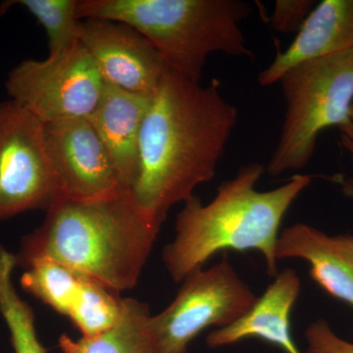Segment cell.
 I'll use <instances>...</instances> for the list:
<instances>
[{"mask_svg":"<svg viewBox=\"0 0 353 353\" xmlns=\"http://www.w3.org/2000/svg\"><path fill=\"white\" fill-rule=\"evenodd\" d=\"M25 7L46 30L50 54L57 57L66 52L79 41L80 21L77 16V0H18L0 6V14L9 6Z\"/></svg>","mask_w":353,"mask_h":353,"instance_id":"cell-18","label":"cell"},{"mask_svg":"<svg viewBox=\"0 0 353 353\" xmlns=\"http://www.w3.org/2000/svg\"><path fill=\"white\" fill-rule=\"evenodd\" d=\"M16 267L15 254L0 245V314L10 332L14 353H48L37 334L34 311L14 287Z\"/></svg>","mask_w":353,"mask_h":353,"instance_id":"cell-17","label":"cell"},{"mask_svg":"<svg viewBox=\"0 0 353 353\" xmlns=\"http://www.w3.org/2000/svg\"><path fill=\"white\" fill-rule=\"evenodd\" d=\"M301 288V279L294 269L280 272L240 320L209 334L206 339L208 347H227L256 338L280 347L285 353H303L296 347L290 328V314Z\"/></svg>","mask_w":353,"mask_h":353,"instance_id":"cell-12","label":"cell"},{"mask_svg":"<svg viewBox=\"0 0 353 353\" xmlns=\"http://www.w3.org/2000/svg\"><path fill=\"white\" fill-rule=\"evenodd\" d=\"M252 13L243 0H78L79 20L124 23L159 51L170 71L201 81L209 55L252 57L241 29Z\"/></svg>","mask_w":353,"mask_h":353,"instance_id":"cell-4","label":"cell"},{"mask_svg":"<svg viewBox=\"0 0 353 353\" xmlns=\"http://www.w3.org/2000/svg\"><path fill=\"white\" fill-rule=\"evenodd\" d=\"M264 170L262 164L245 165L234 178L221 183L208 203L196 196L185 202L176 216L175 238L162 253L175 282H182L224 250H256L264 257L269 275H277L279 230L312 176L296 175L277 189L259 192L255 185Z\"/></svg>","mask_w":353,"mask_h":353,"instance_id":"cell-3","label":"cell"},{"mask_svg":"<svg viewBox=\"0 0 353 353\" xmlns=\"http://www.w3.org/2000/svg\"><path fill=\"white\" fill-rule=\"evenodd\" d=\"M276 259H299L330 296L353 307V236H329L303 223L285 228L279 236Z\"/></svg>","mask_w":353,"mask_h":353,"instance_id":"cell-11","label":"cell"},{"mask_svg":"<svg viewBox=\"0 0 353 353\" xmlns=\"http://www.w3.org/2000/svg\"><path fill=\"white\" fill-rule=\"evenodd\" d=\"M306 353H353V343L334 333L324 319L316 320L306 329Z\"/></svg>","mask_w":353,"mask_h":353,"instance_id":"cell-21","label":"cell"},{"mask_svg":"<svg viewBox=\"0 0 353 353\" xmlns=\"http://www.w3.org/2000/svg\"><path fill=\"white\" fill-rule=\"evenodd\" d=\"M341 143L350 152L353 163V105L350 111V120L345 126L340 128Z\"/></svg>","mask_w":353,"mask_h":353,"instance_id":"cell-22","label":"cell"},{"mask_svg":"<svg viewBox=\"0 0 353 353\" xmlns=\"http://www.w3.org/2000/svg\"><path fill=\"white\" fill-rule=\"evenodd\" d=\"M315 6L314 0H277L272 13V27L283 34H297Z\"/></svg>","mask_w":353,"mask_h":353,"instance_id":"cell-20","label":"cell"},{"mask_svg":"<svg viewBox=\"0 0 353 353\" xmlns=\"http://www.w3.org/2000/svg\"><path fill=\"white\" fill-rule=\"evenodd\" d=\"M61 194L43 123L17 102H0V221L46 211Z\"/></svg>","mask_w":353,"mask_h":353,"instance_id":"cell-8","label":"cell"},{"mask_svg":"<svg viewBox=\"0 0 353 353\" xmlns=\"http://www.w3.org/2000/svg\"><path fill=\"white\" fill-rule=\"evenodd\" d=\"M284 124L267 165L269 175L301 170L314 154L320 132L345 126L353 105V48L296 65L283 75Z\"/></svg>","mask_w":353,"mask_h":353,"instance_id":"cell-5","label":"cell"},{"mask_svg":"<svg viewBox=\"0 0 353 353\" xmlns=\"http://www.w3.org/2000/svg\"><path fill=\"white\" fill-rule=\"evenodd\" d=\"M353 48V0L316 4L292 43L259 76L260 85L278 83L296 65Z\"/></svg>","mask_w":353,"mask_h":353,"instance_id":"cell-13","label":"cell"},{"mask_svg":"<svg viewBox=\"0 0 353 353\" xmlns=\"http://www.w3.org/2000/svg\"><path fill=\"white\" fill-rule=\"evenodd\" d=\"M148 304L123 299L122 312L114 326L94 336L73 340L60 336L61 353H161L150 325Z\"/></svg>","mask_w":353,"mask_h":353,"instance_id":"cell-15","label":"cell"},{"mask_svg":"<svg viewBox=\"0 0 353 353\" xmlns=\"http://www.w3.org/2000/svg\"><path fill=\"white\" fill-rule=\"evenodd\" d=\"M94 60L79 39L57 57L27 59L9 73L7 94L43 124L88 118L103 94Z\"/></svg>","mask_w":353,"mask_h":353,"instance_id":"cell-7","label":"cell"},{"mask_svg":"<svg viewBox=\"0 0 353 353\" xmlns=\"http://www.w3.org/2000/svg\"><path fill=\"white\" fill-rule=\"evenodd\" d=\"M185 353H188V352H185Z\"/></svg>","mask_w":353,"mask_h":353,"instance_id":"cell-23","label":"cell"},{"mask_svg":"<svg viewBox=\"0 0 353 353\" xmlns=\"http://www.w3.org/2000/svg\"><path fill=\"white\" fill-rule=\"evenodd\" d=\"M44 141L64 196L95 201L127 192L88 118L44 124Z\"/></svg>","mask_w":353,"mask_h":353,"instance_id":"cell-9","label":"cell"},{"mask_svg":"<svg viewBox=\"0 0 353 353\" xmlns=\"http://www.w3.org/2000/svg\"><path fill=\"white\" fill-rule=\"evenodd\" d=\"M169 71L152 95L141 130L138 169L129 192L139 208L163 224L172 206L210 182L239 119L220 90Z\"/></svg>","mask_w":353,"mask_h":353,"instance_id":"cell-1","label":"cell"},{"mask_svg":"<svg viewBox=\"0 0 353 353\" xmlns=\"http://www.w3.org/2000/svg\"><path fill=\"white\" fill-rule=\"evenodd\" d=\"M22 289L60 314L69 317L80 301L88 276L50 259H37L24 267Z\"/></svg>","mask_w":353,"mask_h":353,"instance_id":"cell-16","label":"cell"},{"mask_svg":"<svg viewBox=\"0 0 353 353\" xmlns=\"http://www.w3.org/2000/svg\"><path fill=\"white\" fill-rule=\"evenodd\" d=\"M152 97L105 85L101 101L88 117L128 190L136 178L139 137Z\"/></svg>","mask_w":353,"mask_h":353,"instance_id":"cell-14","label":"cell"},{"mask_svg":"<svg viewBox=\"0 0 353 353\" xmlns=\"http://www.w3.org/2000/svg\"><path fill=\"white\" fill-rule=\"evenodd\" d=\"M122 305L123 299L118 292L88 278L80 301L68 318L83 336H94L115 325Z\"/></svg>","mask_w":353,"mask_h":353,"instance_id":"cell-19","label":"cell"},{"mask_svg":"<svg viewBox=\"0 0 353 353\" xmlns=\"http://www.w3.org/2000/svg\"><path fill=\"white\" fill-rule=\"evenodd\" d=\"M46 213L41 226L23 236L17 266L53 260L118 294L138 284L161 227L129 190L95 201L61 194Z\"/></svg>","mask_w":353,"mask_h":353,"instance_id":"cell-2","label":"cell"},{"mask_svg":"<svg viewBox=\"0 0 353 353\" xmlns=\"http://www.w3.org/2000/svg\"><path fill=\"white\" fill-rule=\"evenodd\" d=\"M79 39L105 85L153 95L169 70L153 44L131 26L88 18L80 21Z\"/></svg>","mask_w":353,"mask_h":353,"instance_id":"cell-10","label":"cell"},{"mask_svg":"<svg viewBox=\"0 0 353 353\" xmlns=\"http://www.w3.org/2000/svg\"><path fill=\"white\" fill-rule=\"evenodd\" d=\"M182 283L170 305L150 318L161 353L188 352L202 331L234 324L259 299L226 256L210 268L196 269Z\"/></svg>","mask_w":353,"mask_h":353,"instance_id":"cell-6","label":"cell"}]
</instances>
